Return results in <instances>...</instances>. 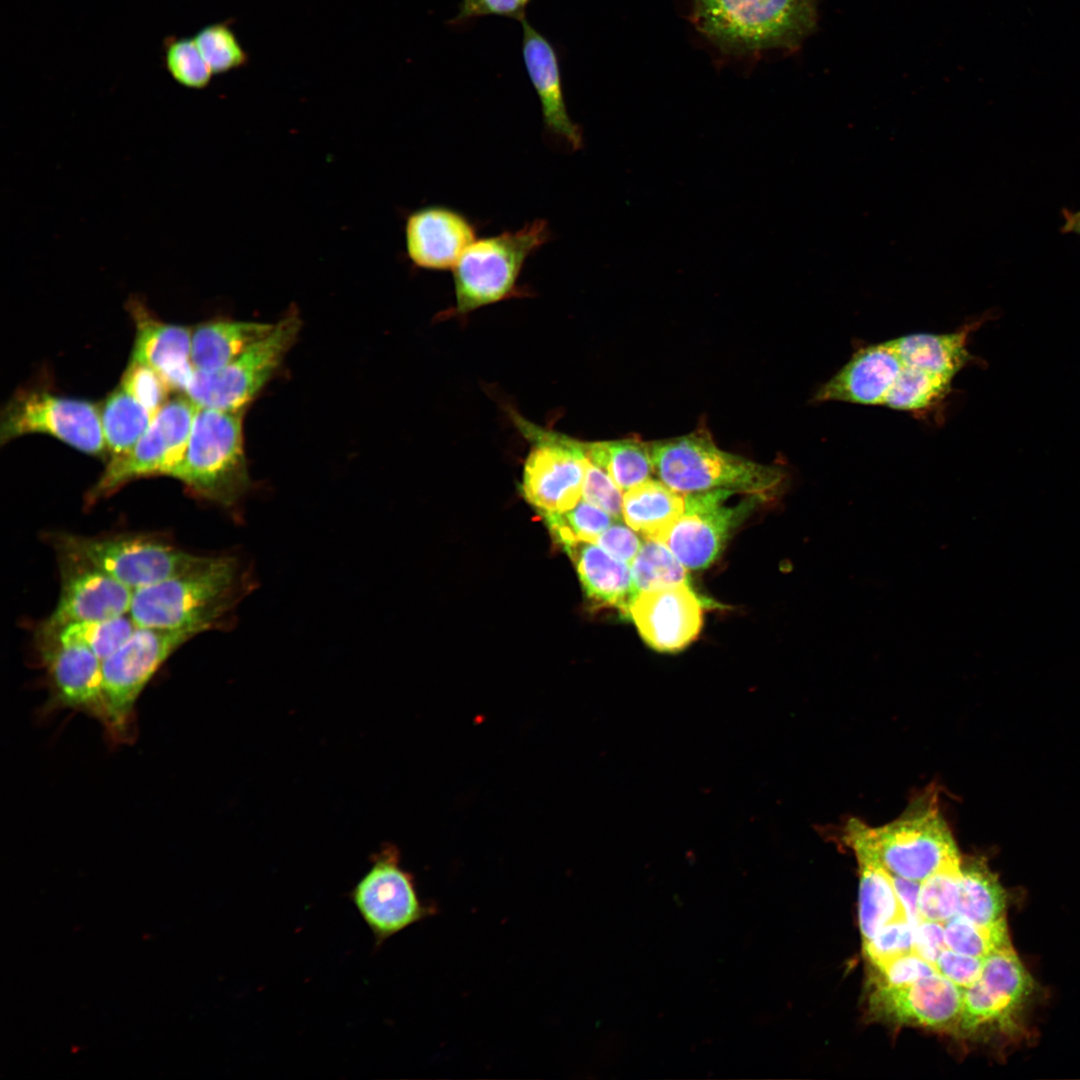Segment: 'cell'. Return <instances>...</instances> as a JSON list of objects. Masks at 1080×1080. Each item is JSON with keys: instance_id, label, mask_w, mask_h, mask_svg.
Instances as JSON below:
<instances>
[{"instance_id": "6da1fadb", "label": "cell", "mask_w": 1080, "mask_h": 1080, "mask_svg": "<svg viewBox=\"0 0 1080 1080\" xmlns=\"http://www.w3.org/2000/svg\"><path fill=\"white\" fill-rule=\"evenodd\" d=\"M254 583L240 559H200L186 571L135 590L129 614L140 627L189 628L199 634L230 624Z\"/></svg>"}, {"instance_id": "7a4b0ae2", "label": "cell", "mask_w": 1080, "mask_h": 1080, "mask_svg": "<svg viewBox=\"0 0 1080 1080\" xmlns=\"http://www.w3.org/2000/svg\"><path fill=\"white\" fill-rule=\"evenodd\" d=\"M844 841L852 850L870 855L891 875L918 882L961 860L933 790L919 794L885 825L871 827L851 818Z\"/></svg>"}, {"instance_id": "3957f363", "label": "cell", "mask_w": 1080, "mask_h": 1080, "mask_svg": "<svg viewBox=\"0 0 1080 1080\" xmlns=\"http://www.w3.org/2000/svg\"><path fill=\"white\" fill-rule=\"evenodd\" d=\"M653 472L683 493L733 490L762 501L776 498L786 472L719 448L705 427L672 439L650 442Z\"/></svg>"}, {"instance_id": "277c9868", "label": "cell", "mask_w": 1080, "mask_h": 1080, "mask_svg": "<svg viewBox=\"0 0 1080 1080\" xmlns=\"http://www.w3.org/2000/svg\"><path fill=\"white\" fill-rule=\"evenodd\" d=\"M695 28L724 52L797 48L814 30V0H691Z\"/></svg>"}, {"instance_id": "5b68a950", "label": "cell", "mask_w": 1080, "mask_h": 1080, "mask_svg": "<svg viewBox=\"0 0 1080 1080\" xmlns=\"http://www.w3.org/2000/svg\"><path fill=\"white\" fill-rule=\"evenodd\" d=\"M244 413L245 409L198 407L184 456L169 476L223 508L238 506L252 484L244 450Z\"/></svg>"}, {"instance_id": "8992f818", "label": "cell", "mask_w": 1080, "mask_h": 1080, "mask_svg": "<svg viewBox=\"0 0 1080 1080\" xmlns=\"http://www.w3.org/2000/svg\"><path fill=\"white\" fill-rule=\"evenodd\" d=\"M551 238L548 222L537 218L517 230L476 239L452 269L453 313L465 315L513 296L526 261Z\"/></svg>"}, {"instance_id": "52a82bcc", "label": "cell", "mask_w": 1080, "mask_h": 1080, "mask_svg": "<svg viewBox=\"0 0 1080 1080\" xmlns=\"http://www.w3.org/2000/svg\"><path fill=\"white\" fill-rule=\"evenodd\" d=\"M199 633L189 628L138 626L130 638L102 660L104 726L117 741L129 737L135 703L161 665Z\"/></svg>"}, {"instance_id": "ba28073f", "label": "cell", "mask_w": 1080, "mask_h": 1080, "mask_svg": "<svg viewBox=\"0 0 1080 1080\" xmlns=\"http://www.w3.org/2000/svg\"><path fill=\"white\" fill-rule=\"evenodd\" d=\"M300 328L296 312L286 315L229 364L213 371L195 370L186 396L202 408L246 409L277 371Z\"/></svg>"}, {"instance_id": "9c48e42d", "label": "cell", "mask_w": 1080, "mask_h": 1080, "mask_svg": "<svg viewBox=\"0 0 1080 1080\" xmlns=\"http://www.w3.org/2000/svg\"><path fill=\"white\" fill-rule=\"evenodd\" d=\"M530 443L521 492L539 512L565 511L582 499L588 465L587 442L531 423L511 412Z\"/></svg>"}, {"instance_id": "30bf717a", "label": "cell", "mask_w": 1080, "mask_h": 1080, "mask_svg": "<svg viewBox=\"0 0 1080 1080\" xmlns=\"http://www.w3.org/2000/svg\"><path fill=\"white\" fill-rule=\"evenodd\" d=\"M57 551L72 554L135 591L178 575L201 556L149 536H53Z\"/></svg>"}, {"instance_id": "8fae6325", "label": "cell", "mask_w": 1080, "mask_h": 1080, "mask_svg": "<svg viewBox=\"0 0 1080 1080\" xmlns=\"http://www.w3.org/2000/svg\"><path fill=\"white\" fill-rule=\"evenodd\" d=\"M51 435L86 454L108 458L100 408L94 403L46 391L16 392L0 415V442L20 436Z\"/></svg>"}, {"instance_id": "7c38bea8", "label": "cell", "mask_w": 1080, "mask_h": 1080, "mask_svg": "<svg viewBox=\"0 0 1080 1080\" xmlns=\"http://www.w3.org/2000/svg\"><path fill=\"white\" fill-rule=\"evenodd\" d=\"M349 898L377 947L435 912L421 900L413 875L402 867L400 853L392 845L372 856L370 868L354 885Z\"/></svg>"}, {"instance_id": "4fadbf2b", "label": "cell", "mask_w": 1080, "mask_h": 1080, "mask_svg": "<svg viewBox=\"0 0 1080 1080\" xmlns=\"http://www.w3.org/2000/svg\"><path fill=\"white\" fill-rule=\"evenodd\" d=\"M197 409L188 396L168 399L135 446L126 455L107 463L88 493L89 503L112 494L132 480L169 476L184 456Z\"/></svg>"}, {"instance_id": "5bb4252c", "label": "cell", "mask_w": 1080, "mask_h": 1080, "mask_svg": "<svg viewBox=\"0 0 1080 1080\" xmlns=\"http://www.w3.org/2000/svg\"><path fill=\"white\" fill-rule=\"evenodd\" d=\"M740 492L710 490L686 493V507L680 518L660 540L688 570L709 567L720 555L732 531L744 520L760 498L748 496L730 504Z\"/></svg>"}, {"instance_id": "9a60e30c", "label": "cell", "mask_w": 1080, "mask_h": 1080, "mask_svg": "<svg viewBox=\"0 0 1080 1080\" xmlns=\"http://www.w3.org/2000/svg\"><path fill=\"white\" fill-rule=\"evenodd\" d=\"M57 553L61 590L54 611L43 624V634L74 622L129 613L133 590L81 558Z\"/></svg>"}, {"instance_id": "2e32d148", "label": "cell", "mask_w": 1080, "mask_h": 1080, "mask_svg": "<svg viewBox=\"0 0 1080 1080\" xmlns=\"http://www.w3.org/2000/svg\"><path fill=\"white\" fill-rule=\"evenodd\" d=\"M872 1018L895 1025L957 1032L963 988L940 973L899 987H870Z\"/></svg>"}, {"instance_id": "e0dca14e", "label": "cell", "mask_w": 1080, "mask_h": 1080, "mask_svg": "<svg viewBox=\"0 0 1080 1080\" xmlns=\"http://www.w3.org/2000/svg\"><path fill=\"white\" fill-rule=\"evenodd\" d=\"M643 640L659 652H677L693 642L703 625V603L689 584L639 593L629 608Z\"/></svg>"}, {"instance_id": "ac0fdd59", "label": "cell", "mask_w": 1080, "mask_h": 1080, "mask_svg": "<svg viewBox=\"0 0 1080 1080\" xmlns=\"http://www.w3.org/2000/svg\"><path fill=\"white\" fill-rule=\"evenodd\" d=\"M404 238L407 257L414 266L452 270L477 239V225L455 208L432 204L406 216Z\"/></svg>"}, {"instance_id": "d6986e66", "label": "cell", "mask_w": 1080, "mask_h": 1080, "mask_svg": "<svg viewBox=\"0 0 1080 1080\" xmlns=\"http://www.w3.org/2000/svg\"><path fill=\"white\" fill-rule=\"evenodd\" d=\"M43 640L53 706L84 712L104 724L102 660L83 646Z\"/></svg>"}, {"instance_id": "ffe728a7", "label": "cell", "mask_w": 1080, "mask_h": 1080, "mask_svg": "<svg viewBox=\"0 0 1080 1080\" xmlns=\"http://www.w3.org/2000/svg\"><path fill=\"white\" fill-rule=\"evenodd\" d=\"M520 22L523 61L540 102L544 130L571 151L580 150L584 145L583 130L569 115L558 55L548 39L525 18Z\"/></svg>"}, {"instance_id": "44dd1931", "label": "cell", "mask_w": 1080, "mask_h": 1080, "mask_svg": "<svg viewBox=\"0 0 1080 1080\" xmlns=\"http://www.w3.org/2000/svg\"><path fill=\"white\" fill-rule=\"evenodd\" d=\"M128 304L136 323L131 361L154 369L170 391L186 393L195 371L191 361L192 330L161 322L136 298Z\"/></svg>"}, {"instance_id": "7402d4cb", "label": "cell", "mask_w": 1080, "mask_h": 1080, "mask_svg": "<svg viewBox=\"0 0 1080 1080\" xmlns=\"http://www.w3.org/2000/svg\"><path fill=\"white\" fill-rule=\"evenodd\" d=\"M899 369L900 359L891 340L863 346L819 387L813 401L884 406Z\"/></svg>"}, {"instance_id": "603a6c76", "label": "cell", "mask_w": 1080, "mask_h": 1080, "mask_svg": "<svg viewBox=\"0 0 1080 1080\" xmlns=\"http://www.w3.org/2000/svg\"><path fill=\"white\" fill-rule=\"evenodd\" d=\"M1031 1003L995 990L980 979L963 989L957 1032L964 1036L1000 1035L1021 1040L1029 1032L1027 1010Z\"/></svg>"}, {"instance_id": "cb8c5ba5", "label": "cell", "mask_w": 1080, "mask_h": 1080, "mask_svg": "<svg viewBox=\"0 0 1080 1080\" xmlns=\"http://www.w3.org/2000/svg\"><path fill=\"white\" fill-rule=\"evenodd\" d=\"M565 551L575 562L577 573L588 598L600 606L616 608L629 616V608L638 595L630 565L596 543H577Z\"/></svg>"}, {"instance_id": "d4e9b609", "label": "cell", "mask_w": 1080, "mask_h": 1080, "mask_svg": "<svg viewBox=\"0 0 1080 1080\" xmlns=\"http://www.w3.org/2000/svg\"><path fill=\"white\" fill-rule=\"evenodd\" d=\"M274 323L216 320L198 324L191 333V361L195 370H217L266 336Z\"/></svg>"}, {"instance_id": "484cf974", "label": "cell", "mask_w": 1080, "mask_h": 1080, "mask_svg": "<svg viewBox=\"0 0 1080 1080\" xmlns=\"http://www.w3.org/2000/svg\"><path fill=\"white\" fill-rule=\"evenodd\" d=\"M686 493L649 478L623 494L626 524L644 539L659 541L684 513Z\"/></svg>"}, {"instance_id": "4316f807", "label": "cell", "mask_w": 1080, "mask_h": 1080, "mask_svg": "<svg viewBox=\"0 0 1080 1080\" xmlns=\"http://www.w3.org/2000/svg\"><path fill=\"white\" fill-rule=\"evenodd\" d=\"M853 852L859 866V927L866 941L887 924L906 917L891 875L865 852Z\"/></svg>"}, {"instance_id": "83f0119b", "label": "cell", "mask_w": 1080, "mask_h": 1080, "mask_svg": "<svg viewBox=\"0 0 1080 1080\" xmlns=\"http://www.w3.org/2000/svg\"><path fill=\"white\" fill-rule=\"evenodd\" d=\"M1007 893L983 860L961 864L957 913L974 924L1006 920Z\"/></svg>"}, {"instance_id": "f1b7e54d", "label": "cell", "mask_w": 1080, "mask_h": 1080, "mask_svg": "<svg viewBox=\"0 0 1080 1080\" xmlns=\"http://www.w3.org/2000/svg\"><path fill=\"white\" fill-rule=\"evenodd\" d=\"M100 414L108 462L126 455L154 417L121 386L106 398Z\"/></svg>"}, {"instance_id": "f546056e", "label": "cell", "mask_w": 1080, "mask_h": 1080, "mask_svg": "<svg viewBox=\"0 0 1080 1080\" xmlns=\"http://www.w3.org/2000/svg\"><path fill=\"white\" fill-rule=\"evenodd\" d=\"M588 459L602 467L625 492L651 478L650 442L627 438L587 442Z\"/></svg>"}, {"instance_id": "4dcf8cb0", "label": "cell", "mask_w": 1080, "mask_h": 1080, "mask_svg": "<svg viewBox=\"0 0 1080 1080\" xmlns=\"http://www.w3.org/2000/svg\"><path fill=\"white\" fill-rule=\"evenodd\" d=\"M137 627L127 613L117 617L74 622L52 633L42 634L43 639L83 646L104 660L117 651Z\"/></svg>"}, {"instance_id": "1f68e13d", "label": "cell", "mask_w": 1080, "mask_h": 1080, "mask_svg": "<svg viewBox=\"0 0 1080 1080\" xmlns=\"http://www.w3.org/2000/svg\"><path fill=\"white\" fill-rule=\"evenodd\" d=\"M630 568L637 594L689 584L688 569L666 545L656 540L644 539Z\"/></svg>"}, {"instance_id": "d6a6232c", "label": "cell", "mask_w": 1080, "mask_h": 1080, "mask_svg": "<svg viewBox=\"0 0 1080 1080\" xmlns=\"http://www.w3.org/2000/svg\"><path fill=\"white\" fill-rule=\"evenodd\" d=\"M543 518L554 540L564 550L581 542L595 543L616 521L610 514L584 499L568 510L543 513Z\"/></svg>"}, {"instance_id": "836d02e7", "label": "cell", "mask_w": 1080, "mask_h": 1080, "mask_svg": "<svg viewBox=\"0 0 1080 1080\" xmlns=\"http://www.w3.org/2000/svg\"><path fill=\"white\" fill-rule=\"evenodd\" d=\"M961 864L950 863L921 882L918 909L923 920L945 923L957 913Z\"/></svg>"}, {"instance_id": "e575fe53", "label": "cell", "mask_w": 1080, "mask_h": 1080, "mask_svg": "<svg viewBox=\"0 0 1080 1080\" xmlns=\"http://www.w3.org/2000/svg\"><path fill=\"white\" fill-rule=\"evenodd\" d=\"M944 932L947 948L978 958L1011 945L1006 920L992 926H980L955 914L944 923Z\"/></svg>"}, {"instance_id": "d590c367", "label": "cell", "mask_w": 1080, "mask_h": 1080, "mask_svg": "<svg viewBox=\"0 0 1080 1080\" xmlns=\"http://www.w3.org/2000/svg\"><path fill=\"white\" fill-rule=\"evenodd\" d=\"M162 63L169 75L180 85L205 88L213 75L202 57L194 38L166 36L162 41Z\"/></svg>"}, {"instance_id": "8d00e7d4", "label": "cell", "mask_w": 1080, "mask_h": 1080, "mask_svg": "<svg viewBox=\"0 0 1080 1080\" xmlns=\"http://www.w3.org/2000/svg\"><path fill=\"white\" fill-rule=\"evenodd\" d=\"M193 38L213 74H223L238 69L248 62V55L229 22L207 25L201 28Z\"/></svg>"}, {"instance_id": "74e56055", "label": "cell", "mask_w": 1080, "mask_h": 1080, "mask_svg": "<svg viewBox=\"0 0 1080 1080\" xmlns=\"http://www.w3.org/2000/svg\"><path fill=\"white\" fill-rule=\"evenodd\" d=\"M913 947L914 928L901 919L887 924L872 938L863 941V954L870 966H876L914 952Z\"/></svg>"}, {"instance_id": "f35d334b", "label": "cell", "mask_w": 1080, "mask_h": 1080, "mask_svg": "<svg viewBox=\"0 0 1080 1080\" xmlns=\"http://www.w3.org/2000/svg\"><path fill=\"white\" fill-rule=\"evenodd\" d=\"M120 386L155 415L168 401L169 388L151 367L130 361Z\"/></svg>"}, {"instance_id": "ab89813d", "label": "cell", "mask_w": 1080, "mask_h": 1080, "mask_svg": "<svg viewBox=\"0 0 1080 1080\" xmlns=\"http://www.w3.org/2000/svg\"><path fill=\"white\" fill-rule=\"evenodd\" d=\"M936 973L934 965L912 952L871 966L870 987L904 986Z\"/></svg>"}, {"instance_id": "60d3db41", "label": "cell", "mask_w": 1080, "mask_h": 1080, "mask_svg": "<svg viewBox=\"0 0 1080 1080\" xmlns=\"http://www.w3.org/2000/svg\"><path fill=\"white\" fill-rule=\"evenodd\" d=\"M624 492L611 476L588 459L582 499L601 508L616 520H622Z\"/></svg>"}, {"instance_id": "b9f144b4", "label": "cell", "mask_w": 1080, "mask_h": 1080, "mask_svg": "<svg viewBox=\"0 0 1080 1080\" xmlns=\"http://www.w3.org/2000/svg\"><path fill=\"white\" fill-rule=\"evenodd\" d=\"M531 0H462L452 23L462 24L483 16H503L523 20Z\"/></svg>"}, {"instance_id": "7bdbcfd3", "label": "cell", "mask_w": 1080, "mask_h": 1080, "mask_svg": "<svg viewBox=\"0 0 1080 1080\" xmlns=\"http://www.w3.org/2000/svg\"><path fill=\"white\" fill-rule=\"evenodd\" d=\"M982 964L983 958L973 957L946 948L939 955L935 967L938 973L964 989L979 979Z\"/></svg>"}, {"instance_id": "ee69618b", "label": "cell", "mask_w": 1080, "mask_h": 1080, "mask_svg": "<svg viewBox=\"0 0 1080 1080\" xmlns=\"http://www.w3.org/2000/svg\"><path fill=\"white\" fill-rule=\"evenodd\" d=\"M639 533L622 520L614 521L595 541L607 553L613 557L628 563H632L638 554L643 541Z\"/></svg>"}, {"instance_id": "f6af8a7d", "label": "cell", "mask_w": 1080, "mask_h": 1080, "mask_svg": "<svg viewBox=\"0 0 1080 1080\" xmlns=\"http://www.w3.org/2000/svg\"><path fill=\"white\" fill-rule=\"evenodd\" d=\"M944 923L922 920L914 927L913 951L922 959L935 966V963L946 949Z\"/></svg>"}, {"instance_id": "bcb514c9", "label": "cell", "mask_w": 1080, "mask_h": 1080, "mask_svg": "<svg viewBox=\"0 0 1080 1080\" xmlns=\"http://www.w3.org/2000/svg\"><path fill=\"white\" fill-rule=\"evenodd\" d=\"M891 878L906 920L914 928L923 920L918 909V897L921 882L894 875H891Z\"/></svg>"}, {"instance_id": "7dc6e473", "label": "cell", "mask_w": 1080, "mask_h": 1080, "mask_svg": "<svg viewBox=\"0 0 1080 1080\" xmlns=\"http://www.w3.org/2000/svg\"><path fill=\"white\" fill-rule=\"evenodd\" d=\"M1061 214L1064 219L1061 232L1080 236V210L1071 211L1064 208L1062 209Z\"/></svg>"}]
</instances>
